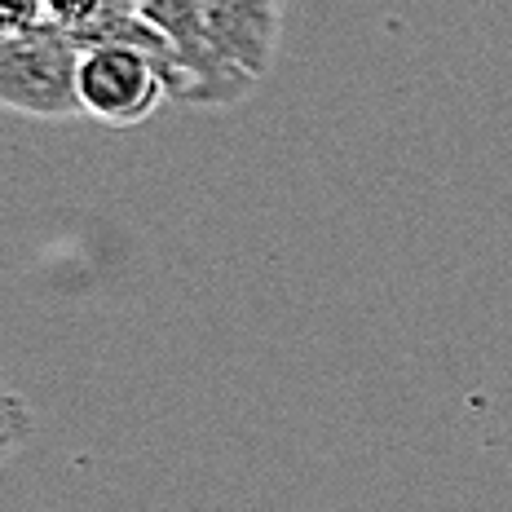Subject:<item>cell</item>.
I'll return each mask as SVG.
<instances>
[{
  "label": "cell",
  "instance_id": "cell-1",
  "mask_svg": "<svg viewBox=\"0 0 512 512\" xmlns=\"http://www.w3.org/2000/svg\"><path fill=\"white\" fill-rule=\"evenodd\" d=\"M76 62L71 36L49 23L27 36H0V106L31 120H80Z\"/></svg>",
  "mask_w": 512,
  "mask_h": 512
},
{
  "label": "cell",
  "instance_id": "cell-6",
  "mask_svg": "<svg viewBox=\"0 0 512 512\" xmlns=\"http://www.w3.org/2000/svg\"><path fill=\"white\" fill-rule=\"evenodd\" d=\"M40 5H45V23H49V27L67 31V36H76V31L89 23L93 14H98L102 0H40Z\"/></svg>",
  "mask_w": 512,
  "mask_h": 512
},
{
  "label": "cell",
  "instance_id": "cell-2",
  "mask_svg": "<svg viewBox=\"0 0 512 512\" xmlns=\"http://www.w3.org/2000/svg\"><path fill=\"white\" fill-rule=\"evenodd\" d=\"M76 98L84 120H98L106 128H133L151 120L159 102H168V89L151 67V58L133 45H93L80 49Z\"/></svg>",
  "mask_w": 512,
  "mask_h": 512
},
{
  "label": "cell",
  "instance_id": "cell-7",
  "mask_svg": "<svg viewBox=\"0 0 512 512\" xmlns=\"http://www.w3.org/2000/svg\"><path fill=\"white\" fill-rule=\"evenodd\" d=\"M36 27H45L40 0H0V36H27Z\"/></svg>",
  "mask_w": 512,
  "mask_h": 512
},
{
  "label": "cell",
  "instance_id": "cell-4",
  "mask_svg": "<svg viewBox=\"0 0 512 512\" xmlns=\"http://www.w3.org/2000/svg\"><path fill=\"white\" fill-rule=\"evenodd\" d=\"M199 5L212 45L261 84L279 58L283 0H199Z\"/></svg>",
  "mask_w": 512,
  "mask_h": 512
},
{
  "label": "cell",
  "instance_id": "cell-3",
  "mask_svg": "<svg viewBox=\"0 0 512 512\" xmlns=\"http://www.w3.org/2000/svg\"><path fill=\"white\" fill-rule=\"evenodd\" d=\"M137 9L177 49L181 71H186V84H190L186 106H234L256 89L248 71H239L226 53L212 45L199 0H137Z\"/></svg>",
  "mask_w": 512,
  "mask_h": 512
},
{
  "label": "cell",
  "instance_id": "cell-5",
  "mask_svg": "<svg viewBox=\"0 0 512 512\" xmlns=\"http://www.w3.org/2000/svg\"><path fill=\"white\" fill-rule=\"evenodd\" d=\"M31 429H36V420H31L27 398L9 384H0V468L9 464V455H18L27 446Z\"/></svg>",
  "mask_w": 512,
  "mask_h": 512
}]
</instances>
